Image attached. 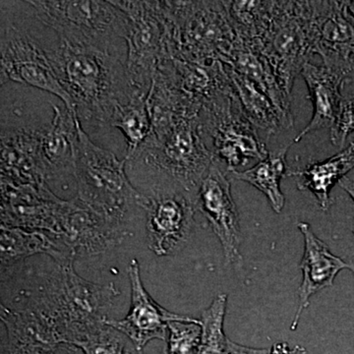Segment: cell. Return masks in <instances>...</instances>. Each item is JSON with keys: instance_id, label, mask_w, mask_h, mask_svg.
<instances>
[{"instance_id": "cell-18", "label": "cell", "mask_w": 354, "mask_h": 354, "mask_svg": "<svg viewBox=\"0 0 354 354\" xmlns=\"http://www.w3.org/2000/svg\"><path fill=\"white\" fill-rule=\"evenodd\" d=\"M225 64L230 91L254 127L269 135L293 127V118L281 113L264 91L232 66Z\"/></svg>"}, {"instance_id": "cell-19", "label": "cell", "mask_w": 354, "mask_h": 354, "mask_svg": "<svg viewBox=\"0 0 354 354\" xmlns=\"http://www.w3.org/2000/svg\"><path fill=\"white\" fill-rule=\"evenodd\" d=\"M0 253L3 266L36 254L50 255L57 264H68L76 259L69 247L57 234L6 225H1Z\"/></svg>"}, {"instance_id": "cell-7", "label": "cell", "mask_w": 354, "mask_h": 354, "mask_svg": "<svg viewBox=\"0 0 354 354\" xmlns=\"http://www.w3.org/2000/svg\"><path fill=\"white\" fill-rule=\"evenodd\" d=\"M312 1H276L274 20L261 46L290 100L295 77L313 55Z\"/></svg>"}, {"instance_id": "cell-22", "label": "cell", "mask_w": 354, "mask_h": 354, "mask_svg": "<svg viewBox=\"0 0 354 354\" xmlns=\"http://www.w3.org/2000/svg\"><path fill=\"white\" fill-rule=\"evenodd\" d=\"M288 149L290 145L269 152L264 160L246 171L230 172L232 179L244 181L260 190L268 198L277 214L281 213L286 204V197L279 183L281 178L290 176L291 169L286 162Z\"/></svg>"}, {"instance_id": "cell-12", "label": "cell", "mask_w": 354, "mask_h": 354, "mask_svg": "<svg viewBox=\"0 0 354 354\" xmlns=\"http://www.w3.org/2000/svg\"><path fill=\"white\" fill-rule=\"evenodd\" d=\"M1 225L57 234L65 202L46 185L1 180Z\"/></svg>"}, {"instance_id": "cell-23", "label": "cell", "mask_w": 354, "mask_h": 354, "mask_svg": "<svg viewBox=\"0 0 354 354\" xmlns=\"http://www.w3.org/2000/svg\"><path fill=\"white\" fill-rule=\"evenodd\" d=\"M239 41L261 50L274 20L276 1H223Z\"/></svg>"}, {"instance_id": "cell-13", "label": "cell", "mask_w": 354, "mask_h": 354, "mask_svg": "<svg viewBox=\"0 0 354 354\" xmlns=\"http://www.w3.org/2000/svg\"><path fill=\"white\" fill-rule=\"evenodd\" d=\"M21 301L22 306L18 308L0 306L9 354H55L64 339L53 319L30 292H26Z\"/></svg>"}, {"instance_id": "cell-2", "label": "cell", "mask_w": 354, "mask_h": 354, "mask_svg": "<svg viewBox=\"0 0 354 354\" xmlns=\"http://www.w3.org/2000/svg\"><path fill=\"white\" fill-rule=\"evenodd\" d=\"M76 127L72 147L77 198L111 225L128 232L132 216L144 208L145 195L132 185L124 160L95 145L79 118Z\"/></svg>"}, {"instance_id": "cell-24", "label": "cell", "mask_w": 354, "mask_h": 354, "mask_svg": "<svg viewBox=\"0 0 354 354\" xmlns=\"http://www.w3.org/2000/svg\"><path fill=\"white\" fill-rule=\"evenodd\" d=\"M147 100L148 97L139 95L127 104H118L111 116L109 127L120 129L127 140L125 162L136 153L152 133V118Z\"/></svg>"}, {"instance_id": "cell-14", "label": "cell", "mask_w": 354, "mask_h": 354, "mask_svg": "<svg viewBox=\"0 0 354 354\" xmlns=\"http://www.w3.org/2000/svg\"><path fill=\"white\" fill-rule=\"evenodd\" d=\"M131 285V308L123 320H106V325L129 337L141 351L153 339L167 341V324L171 321H189L187 316L171 313L147 292L142 283L138 261L133 259L128 267Z\"/></svg>"}, {"instance_id": "cell-34", "label": "cell", "mask_w": 354, "mask_h": 354, "mask_svg": "<svg viewBox=\"0 0 354 354\" xmlns=\"http://www.w3.org/2000/svg\"><path fill=\"white\" fill-rule=\"evenodd\" d=\"M165 354H167V353H165Z\"/></svg>"}, {"instance_id": "cell-3", "label": "cell", "mask_w": 354, "mask_h": 354, "mask_svg": "<svg viewBox=\"0 0 354 354\" xmlns=\"http://www.w3.org/2000/svg\"><path fill=\"white\" fill-rule=\"evenodd\" d=\"M120 293L113 283L97 285L81 278L68 263L57 264L30 295L53 319L64 344L74 346L106 324Z\"/></svg>"}, {"instance_id": "cell-6", "label": "cell", "mask_w": 354, "mask_h": 354, "mask_svg": "<svg viewBox=\"0 0 354 354\" xmlns=\"http://www.w3.org/2000/svg\"><path fill=\"white\" fill-rule=\"evenodd\" d=\"M203 133L214 160L228 174L239 171L252 160H264L269 151L265 142L230 93L220 94L205 102L199 113Z\"/></svg>"}, {"instance_id": "cell-1", "label": "cell", "mask_w": 354, "mask_h": 354, "mask_svg": "<svg viewBox=\"0 0 354 354\" xmlns=\"http://www.w3.org/2000/svg\"><path fill=\"white\" fill-rule=\"evenodd\" d=\"M38 43L71 97L80 120L100 128L109 127L118 104L139 95L148 97L132 85L122 55L67 43L51 29L41 35Z\"/></svg>"}, {"instance_id": "cell-32", "label": "cell", "mask_w": 354, "mask_h": 354, "mask_svg": "<svg viewBox=\"0 0 354 354\" xmlns=\"http://www.w3.org/2000/svg\"><path fill=\"white\" fill-rule=\"evenodd\" d=\"M349 264L353 265L354 268V255L353 256V258H351V261L349 262Z\"/></svg>"}, {"instance_id": "cell-21", "label": "cell", "mask_w": 354, "mask_h": 354, "mask_svg": "<svg viewBox=\"0 0 354 354\" xmlns=\"http://www.w3.org/2000/svg\"><path fill=\"white\" fill-rule=\"evenodd\" d=\"M225 64L257 84L281 113L293 118L290 100L283 93L271 62L262 51L236 38L234 50Z\"/></svg>"}, {"instance_id": "cell-5", "label": "cell", "mask_w": 354, "mask_h": 354, "mask_svg": "<svg viewBox=\"0 0 354 354\" xmlns=\"http://www.w3.org/2000/svg\"><path fill=\"white\" fill-rule=\"evenodd\" d=\"M35 17L60 39L125 57L130 20L113 1H27Z\"/></svg>"}, {"instance_id": "cell-25", "label": "cell", "mask_w": 354, "mask_h": 354, "mask_svg": "<svg viewBox=\"0 0 354 354\" xmlns=\"http://www.w3.org/2000/svg\"><path fill=\"white\" fill-rule=\"evenodd\" d=\"M227 297L221 293L202 313V337L198 354H230V339L223 332Z\"/></svg>"}, {"instance_id": "cell-28", "label": "cell", "mask_w": 354, "mask_h": 354, "mask_svg": "<svg viewBox=\"0 0 354 354\" xmlns=\"http://www.w3.org/2000/svg\"><path fill=\"white\" fill-rule=\"evenodd\" d=\"M354 132V95L342 97L339 113L334 125L330 128V142L342 148L351 133Z\"/></svg>"}, {"instance_id": "cell-4", "label": "cell", "mask_w": 354, "mask_h": 354, "mask_svg": "<svg viewBox=\"0 0 354 354\" xmlns=\"http://www.w3.org/2000/svg\"><path fill=\"white\" fill-rule=\"evenodd\" d=\"M213 160L197 114L178 118L158 134L151 133L127 165L131 169H147V174L156 178L152 187L176 183L197 196Z\"/></svg>"}, {"instance_id": "cell-15", "label": "cell", "mask_w": 354, "mask_h": 354, "mask_svg": "<svg viewBox=\"0 0 354 354\" xmlns=\"http://www.w3.org/2000/svg\"><path fill=\"white\" fill-rule=\"evenodd\" d=\"M57 235L78 257L106 252L120 244L129 232L111 225L75 198L65 203Z\"/></svg>"}, {"instance_id": "cell-29", "label": "cell", "mask_w": 354, "mask_h": 354, "mask_svg": "<svg viewBox=\"0 0 354 354\" xmlns=\"http://www.w3.org/2000/svg\"><path fill=\"white\" fill-rule=\"evenodd\" d=\"M228 348H230V354H270L269 349L247 348V346L235 344L230 339Z\"/></svg>"}, {"instance_id": "cell-17", "label": "cell", "mask_w": 354, "mask_h": 354, "mask_svg": "<svg viewBox=\"0 0 354 354\" xmlns=\"http://www.w3.org/2000/svg\"><path fill=\"white\" fill-rule=\"evenodd\" d=\"M301 75L313 104V116L306 127L293 140V143L301 141L310 133L333 127L344 97L342 95V88L349 82L324 65H317L310 62L302 67Z\"/></svg>"}, {"instance_id": "cell-26", "label": "cell", "mask_w": 354, "mask_h": 354, "mask_svg": "<svg viewBox=\"0 0 354 354\" xmlns=\"http://www.w3.org/2000/svg\"><path fill=\"white\" fill-rule=\"evenodd\" d=\"M201 337V321H171L167 324V354H198Z\"/></svg>"}, {"instance_id": "cell-31", "label": "cell", "mask_w": 354, "mask_h": 354, "mask_svg": "<svg viewBox=\"0 0 354 354\" xmlns=\"http://www.w3.org/2000/svg\"><path fill=\"white\" fill-rule=\"evenodd\" d=\"M348 6L349 10H351V12L354 16V1H348Z\"/></svg>"}, {"instance_id": "cell-16", "label": "cell", "mask_w": 354, "mask_h": 354, "mask_svg": "<svg viewBox=\"0 0 354 354\" xmlns=\"http://www.w3.org/2000/svg\"><path fill=\"white\" fill-rule=\"evenodd\" d=\"M297 227L304 237V257L299 265L304 278L297 291L299 301L291 326L292 330L297 327L300 317L308 307L310 298L332 286L342 270L348 269L354 272L353 266L330 252L327 244L316 236L308 223L301 221L297 223Z\"/></svg>"}, {"instance_id": "cell-27", "label": "cell", "mask_w": 354, "mask_h": 354, "mask_svg": "<svg viewBox=\"0 0 354 354\" xmlns=\"http://www.w3.org/2000/svg\"><path fill=\"white\" fill-rule=\"evenodd\" d=\"M120 333L109 326L102 325L74 346L85 354H124Z\"/></svg>"}, {"instance_id": "cell-20", "label": "cell", "mask_w": 354, "mask_h": 354, "mask_svg": "<svg viewBox=\"0 0 354 354\" xmlns=\"http://www.w3.org/2000/svg\"><path fill=\"white\" fill-rule=\"evenodd\" d=\"M353 169L354 142H351L327 160L312 162L301 169H290L288 176L295 177L298 189L312 193L321 209L327 212L333 204L330 190Z\"/></svg>"}, {"instance_id": "cell-8", "label": "cell", "mask_w": 354, "mask_h": 354, "mask_svg": "<svg viewBox=\"0 0 354 354\" xmlns=\"http://www.w3.org/2000/svg\"><path fill=\"white\" fill-rule=\"evenodd\" d=\"M144 212L148 245L158 256L171 255L180 250L195 227L196 195L174 183L149 188Z\"/></svg>"}, {"instance_id": "cell-33", "label": "cell", "mask_w": 354, "mask_h": 354, "mask_svg": "<svg viewBox=\"0 0 354 354\" xmlns=\"http://www.w3.org/2000/svg\"><path fill=\"white\" fill-rule=\"evenodd\" d=\"M124 354H143V353H129V351H125Z\"/></svg>"}, {"instance_id": "cell-9", "label": "cell", "mask_w": 354, "mask_h": 354, "mask_svg": "<svg viewBox=\"0 0 354 354\" xmlns=\"http://www.w3.org/2000/svg\"><path fill=\"white\" fill-rule=\"evenodd\" d=\"M1 84L17 82L57 95L75 111L71 97L58 80L41 46L24 29L1 15Z\"/></svg>"}, {"instance_id": "cell-11", "label": "cell", "mask_w": 354, "mask_h": 354, "mask_svg": "<svg viewBox=\"0 0 354 354\" xmlns=\"http://www.w3.org/2000/svg\"><path fill=\"white\" fill-rule=\"evenodd\" d=\"M227 174L213 160L197 193L198 211L209 221L221 246L227 265L239 264L241 255V223Z\"/></svg>"}, {"instance_id": "cell-10", "label": "cell", "mask_w": 354, "mask_h": 354, "mask_svg": "<svg viewBox=\"0 0 354 354\" xmlns=\"http://www.w3.org/2000/svg\"><path fill=\"white\" fill-rule=\"evenodd\" d=\"M312 50L323 65L351 81L354 72V16L348 1H312Z\"/></svg>"}, {"instance_id": "cell-30", "label": "cell", "mask_w": 354, "mask_h": 354, "mask_svg": "<svg viewBox=\"0 0 354 354\" xmlns=\"http://www.w3.org/2000/svg\"><path fill=\"white\" fill-rule=\"evenodd\" d=\"M339 187L342 188L351 197L354 202V174H348L341 179L339 183ZM353 232H354V220H353Z\"/></svg>"}]
</instances>
